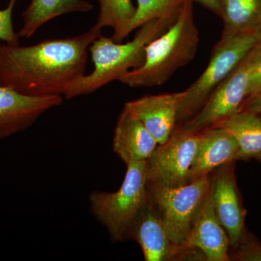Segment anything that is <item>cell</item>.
Listing matches in <instances>:
<instances>
[{"label": "cell", "instance_id": "cell-1", "mask_svg": "<svg viewBox=\"0 0 261 261\" xmlns=\"http://www.w3.org/2000/svg\"><path fill=\"white\" fill-rule=\"evenodd\" d=\"M101 35L95 24L75 37L31 46L0 44V85L29 97H63L85 75L89 46Z\"/></svg>", "mask_w": 261, "mask_h": 261}, {"label": "cell", "instance_id": "cell-2", "mask_svg": "<svg viewBox=\"0 0 261 261\" xmlns=\"http://www.w3.org/2000/svg\"><path fill=\"white\" fill-rule=\"evenodd\" d=\"M181 7V6H180ZM179 8L161 18L144 23L130 42L121 44L111 37L97 38L89 46L94 69L73 82L65 92L66 99L95 92L130 70L140 68L145 61V47L173 23L177 18Z\"/></svg>", "mask_w": 261, "mask_h": 261}, {"label": "cell", "instance_id": "cell-3", "mask_svg": "<svg viewBox=\"0 0 261 261\" xmlns=\"http://www.w3.org/2000/svg\"><path fill=\"white\" fill-rule=\"evenodd\" d=\"M193 3L184 0L172 25L146 46L144 64L122 75L120 82L132 88L162 85L193 61L200 44Z\"/></svg>", "mask_w": 261, "mask_h": 261}, {"label": "cell", "instance_id": "cell-4", "mask_svg": "<svg viewBox=\"0 0 261 261\" xmlns=\"http://www.w3.org/2000/svg\"><path fill=\"white\" fill-rule=\"evenodd\" d=\"M126 167L119 190L94 191L89 197L92 214L116 243L128 240L136 218L149 198L147 161L130 163Z\"/></svg>", "mask_w": 261, "mask_h": 261}, {"label": "cell", "instance_id": "cell-5", "mask_svg": "<svg viewBox=\"0 0 261 261\" xmlns=\"http://www.w3.org/2000/svg\"><path fill=\"white\" fill-rule=\"evenodd\" d=\"M260 42L256 30L216 43L210 62L200 76L183 91L177 114V127L200 111L213 92Z\"/></svg>", "mask_w": 261, "mask_h": 261}, {"label": "cell", "instance_id": "cell-6", "mask_svg": "<svg viewBox=\"0 0 261 261\" xmlns=\"http://www.w3.org/2000/svg\"><path fill=\"white\" fill-rule=\"evenodd\" d=\"M260 61L259 42L221 82L200 111L180 126L192 133H198L240 112L248 97L252 75Z\"/></svg>", "mask_w": 261, "mask_h": 261}, {"label": "cell", "instance_id": "cell-7", "mask_svg": "<svg viewBox=\"0 0 261 261\" xmlns=\"http://www.w3.org/2000/svg\"><path fill=\"white\" fill-rule=\"evenodd\" d=\"M210 186V176L178 187L148 184L149 199L157 209L173 243L183 245L186 243L196 214Z\"/></svg>", "mask_w": 261, "mask_h": 261}, {"label": "cell", "instance_id": "cell-8", "mask_svg": "<svg viewBox=\"0 0 261 261\" xmlns=\"http://www.w3.org/2000/svg\"><path fill=\"white\" fill-rule=\"evenodd\" d=\"M200 138V132L192 133L176 127L147 161L149 185L172 187L188 183Z\"/></svg>", "mask_w": 261, "mask_h": 261}, {"label": "cell", "instance_id": "cell-9", "mask_svg": "<svg viewBox=\"0 0 261 261\" xmlns=\"http://www.w3.org/2000/svg\"><path fill=\"white\" fill-rule=\"evenodd\" d=\"M211 177V190L216 216L227 233L230 250L234 248L246 232V210L240 200L235 180L233 162L218 168Z\"/></svg>", "mask_w": 261, "mask_h": 261}, {"label": "cell", "instance_id": "cell-10", "mask_svg": "<svg viewBox=\"0 0 261 261\" xmlns=\"http://www.w3.org/2000/svg\"><path fill=\"white\" fill-rule=\"evenodd\" d=\"M63 102V96L29 97L0 85V140L27 129Z\"/></svg>", "mask_w": 261, "mask_h": 261}, {"label": "cell", "instance_id": "cell-11", "mask_svg": "<svg viewBox=\"0 0 261 261\" xmlns=\"http://www.w3.org/2000/svg\"><path fill=\"white\" fill-rule=\"evenodd\" d=\"M128 239L138 243L146 261L180 260L183 245L171 241L157 209L149 198L136 218Z\"/></svg>", "mask_w": 261, "mask_h": 261}, {"label": "cell", "instance_id": "cell-12", "mask_svg": "<svg viewBox=\"0 0 261 261\" xmlns=\"http://www.w3.org/2000/svg\"><path fill=\"white\" fill-rule=\"evenodd\" d=\"M183 91L144 96L125 103L124 108L145 125L159 145L169 139L177 127V114Z\"/></svg>", "mask_w": 261, "mask_h": 261}, {"label": "cell", "instance_id": "cell-13", "mask_svg": "<svg viewBox=\"0 0 261 261\" xmlns=\"http://www.w3.org/2000/svg\"><path fill=\"white\" fill-rule=\"evenodd\" d=\"M184 245L199 249L208 261L230 260L229 238L215 212L211 186L196 214Z\"/></svg>", "mask_w": 261, "mask_h": 261}, {"label": "cell", "instance_id": "cell-14", "mask_svg": "<svg viewBox=\"0 0 261 261\" xmlns=\"http://www.w3.org/2000/svg\"><path fill=\"white\" fill-rule=\"evenodd\" d=\"M200 135L189 182L210 176L211 173L221 166L236 161L238 144L227 130L213 126L201 130Z\"/></svg>", "mask_w": 261, "mask_h": 261}, {"label": "cell", "instance_id": "cell-15", "mask_svg": "<svg viewBox=\"0 0 261 261\" xmlns=\"http://www.w3.org/2000/svg\"><path fill=\"white\" fill-rule=\"evenodd\" d=\"M142 121L123 108L113 136V148L126 165L147 161L159 146Z\"/></svg>", "mask_w": 261, "mask_h": 261}, {"label": "cell", "instance_id": "cell-16", "mask_svg": "<svg viewBox=\"0 0 261 261\" xmlns=\"http://www.w3.org/2000/svg\"><path fill=\"white\" fill-rule=\"evenodd\" d=\"M93 5L85 0H32L22 13L23 25L18 31L20 38H31L44 24L61 15L88 13Z\"/></svg>", "mask_w": 261, "mask_h": 261}, {"label": "cell", "instance_id": "cell-17", "mask_svg": "<svg viewBox=\"0 0 261 261\" xmlns=\"http://www.w3.org/2000/svg\"><path fill=\"white\" fill-rule=\"evenodd\" d=\"M214 126L225 128L237 140L236 161L255 160L261 162V117L240 111Z\"/></svg>", "mask_w": 261, "mask_h": 261}, {"label": "cell", "instance_id": "cell-18", "mask_svg": "<svg viewBox=\"0 0 261 261\" xmlns=\"http://www.w3.org/2000/svg\"><path fill=\"white\" fill-rule=\"evenodd\" d=\"M224 22L220 40L256 30L261 20V0H219Z\"/></svg>", "mask_w": 261, "mask_h": 261}, {"label": "cell", "instance_id": "cell-19", "mask_svg": "<svg viewBox=\"0 0 261 261\" xmlns=\"http://www.w3.org/2000/svg\"><path fill=\"white\" fill-rule=\"evenodd\" d=\"M99 12L96 24L100 29L111 27V39L121 42L128 37V25L135 16L136 8L132 0H97Z\"/></svg>", "mask_w": 261, "mask_h": 261}, {"label": "cell", "instance_id": "cell-20", "mask_svg": "<svg viewBox=\"0 0 261 261\" xmlns=\"http://www.w3.org/2000/svg\"><path fill=\"white\" fill-rule=\"evenodd\" d=\"M184 0H137L135 16L128 25V34L149 20L165 15L181 6Z\"/></svg>", "mask_w": 261, "mask_h": 261}, {"label": "cell", "instance_id": "cell-21", "mask_svg": "<svg viewBox=\"0 0 261 261\" xmlns=\"http://www.w3.org/2000/svg\"><path fill=\"white\" fill-rule=\"evenodd\" d=\"M231 250L229 252L230 260L261 261V243L247 231L238 245Z\"/></svg>", "mask_w": 261, "mask_h": 261}, {"label": "cell", "instance_id": "cell-22", "mask_svg": "<svg viewBox=\"0 0 261 261\" xmlns=\"http://www.w3.org/2000/svg\"><path fill=\"white\" fill-rule=\"evenodd\" d=\"M18 0H9L8 6L0 10V40L10 45L20 44V37L15 33L13 23V10Z\"/></svg>", "mask_w": 261, "mask_h": 261}, {"label": "cell", "instance_id": "cell-23", "mask_svg": "<svg viewBox=\"0 0 261 261\" xmlns=\"http://www.w3.org/2000/svg\"><path fill=\"white\" fill-rule=\"evenodd\" d=\"M240 111H247L261 117V91L247 97Z\"/></svg>", "mask_w": 261, "mask_h": 261}, {"label": "cell", "instance_id": "cell-24", "mask_svg": "<svg viewBox=\"0 0 261 261\" xmlns=\"http://www.w3.org/2000/svg\"><path fill=\"white\" fill-rule=\"evenodd\" d=\"M261 91V61L257 65L256 69L252 75L251 84H250V91L248 97L254 95Z\"/></svg>", "mask_w": 261, "mask_h": 261}, {"label": "cell", "instance_id": "cell-25", "mask_svg": "<svg viewBox=\"0 0 261 261\" xmlns=\"http://www.w3.org/2000/svg\"><path fill=\"white\" fill-rule=\"evenodd\" d=\"M191 1L199 3L206 9L211 10L215 14L219 16V0H191Z\"/></svg>", "mask_w": 261, "mask_h": 261}, {"label": "cell", "instance_id": "cell-26", "mask_svg": "<svg viewBox=\"0 0 261 261\" xmlns=\"http://www.w3.org/2000/svg\"><path fill=\"white\" fill-rule=\"evenodd\" d=\"M256 32H257V36H258L259 41H260V42H261V20H260V24H259L258 27H257V28L256 29Z\"/></svg>", "mask_w": 261, "mask_h": 261}]
</instances>
